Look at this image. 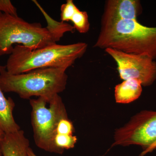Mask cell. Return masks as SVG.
<instances>
[{
	"label": "cell",
	"instance_id": "9c48e42d",
	"mask_svg": "<svg viewBox=\"0 0 156 156\" xmlns=\"http://www.w3.org/2000/svg\"><path fill=\"white\" fill-rule=\"evenodd\" d=\"M29 140L24 131L20 129L13 133L5 134L0 144L3 156H28Z\"/></svg>",
	"mask_w": 156,
	"mask_h": 156
},
{
	"label": "cell",
	"instance_id": "ac0fdd59",
	"mask_svg": "<svg viewBox=\"0 0 156 156\" xmlns=\"http://www.w3.org/2000/svg\"><path fill=\"white\" fill-rule=\"evenodd\" d=\"M155 149H156V140L155 142H154L150 146L148 147H147V148L144 150L141 153L140 156H144L145 155L147 154L148 153L151 152L152 151Z\"/></svg>",
	"mask_w": 156,
	"mask_h": 156
},
{
	"label": "cell",
	"instance_id": "e0dca14e",
	"mask_svg": "<svg viewBox=\"0 0 156 156\" xmlns=\"http://www.w3.org/2000/svg\"><path fill=\"white\" fill-rule=\"evenodd\" d=\"M0 13L18 16L17 9L9 0H0Z\"/></svg>",
	"mask_w": 156,
	"mask_h": 156
},
{
	"label": "cell",
	"instance_id": "4fadbf2b",
	"mask_svg": "<svg viewBox=\"0 0 156 156\" xmlns=\"http://www.w3.org/2000/svg\"><path fill=\"white\" fill-rule=\"evenodd\" d=\"M77 138L76 136L66 134H56L54 140V144L56 154H62L65 150L69 149L74 147Z\"/></svg>",
	"mask_w": 156,
	"mask_h": 156
},
{
	"label": "cell",
	"instance_id": "3957f363",
	"mask_svg": "<svg viewBox=\"0 0 156 156\" xmlns=\"http://www.w3.org/2000/svg\"><path fill=\"white\" fill-rule=\"evenodd\" d=\"M67 69L46 68L17 75H11L0 65V87L4 92H14L23 99L34 96L48 100L66 88Z\"/></svg>",
	"mask_w": 156,
	"mask_h": 156
},
{
	"label": "cell",
	"instance_id": "d6986e66",
	"mask_svg": "<svg viewBox=\"0 0 156 156\" xmlns=\"http://www.w3.org/2000/svg\"><path fill=\"white\" fill-rule=\"evenodd\" d=\"M28 156H37L36 154L34 152L33 150L30 147L29 148L28 150Z\"/></svg>",
	"mask_w": 156,
	"mask_h": 156
},
{
	"label": "cell",
	"instance_id": "ffe728a7",
	"mask_svg": "<svg viewBox=\"0 0 156 156\" xmlns=\"http://www.w3.org/2000/svg\"><path fill=\"white\" fill-rule=\"evenodd\" d=\"M5 133L2 130L0 129V144L2 141L4 136H5Z\"/></svg>",
	"mask_w": 156,
	"mask_h": 156
},
{
	"label": "cell",
	"instance_id": "8992f818",
	"mask_svg": "<svg viewBox=\"0 0 156 156\" xmlns=\"http://www.w3.org/2000/svg\"><path fill=\"white\" fill-rule=\"evenodd\" d=\"M106 53L116 62L120 78L124 80L136 79L144 87L152 85L156 80V62L144 54H130L107 48Z\"/></svg>",
	"mask_w": 156,
	"mask_h": 156
},
{
	"label": "cell",
	"instance_id": "52a82bcc",
	"mask_svg": "<svg viewBox=\"0 0 156 156\" xmlns=\"http://www.w3.org/2000/svg\"><path fill=\"white\" fill-rule=\"evenodd\" d=\"M156 140V111H142L115 134L113 146L140 145L144 150Z\"/></svg>",
	"mask_w": 156,
	"mask_h": 156
},
{
	"label": "cell",
	"instance_id": "30bf717a",
	"mask_svg": "<svg viewBox=\"0 0 156 156\" xmlns=\"http://www.w3.org/2000/svg\"><path fill=\"white\" fill-rule=\"evenodd\" d=\"M15 106L14 100L10 97L6 98L0 87V129L5 134L13 133L21 129L13 115Z\"/></svg>",
	"mask_w": 156,
	"mask_h": 156
},
{
	"label": "cell",
	"instance_id": "6da1fadb",
	"mask_svg": "<svg viewBox=\"0 0 156 156\" xmlns=\"http://www.w3.org/2000/svg\"><path fill=\"white\" fill-rule=\"evenodd\" d=\"M87 48L88 44L83 42L68 45L55 44L34 50L17 45L10 54L5 66L11 75L46 68L67 69L83 56Z\"/></svg>",
	"mask_w": 156,
	"mask_h": 156
},
{
	"label": "cell",
	"instance_id": "7c38bea8",
	"mask_svg": "<svg viewBox=\"0 0 156 156\" xmlns=\"http://www.w3.org/2000/svg\"><path fill=\"white\" fill-rule=\"evenodd\" d=\"M39 8L40 11L44 15L47 22V28L48 31L53 37L54 41L56 42L60 41V39L67 32L73 33L76 30L73 26L70 25L67 23L58 22L54 20L48 15V13L42 8L41 5L36 1H33Z\"/></svg>",
	"mask_w": 156,
	"mask_h": 156
},
{
	"label": "cell",
	"instance_id": "5b68a950",
	"mask_svg": "<svg viewBox=\"0 0 156 156\" xmlns=\"http://www.w3.org/2000/svg\"><path fill=\"white\" fill-rule=\"evenodd\" d=\"M31 121L36 145L41 149L56 154L54 140L59 121L68 118L62 99L58 95L48 100L44 97L30 99Z\"/></svg>",
	"mask_w": 156,
	"mask_h": 156
},
{
	"label": "cell",
	"instance_id": "44dd1931",
	"mask_svg": "<svg viewBox=\"0 0 156 156\" xmlns=\"http://www.w3.org/2000/svg\"><path fill=\"white\" fill-rule=\"evenodd\" d=\"M0 156H3L2 154V151H1V149H0Z\"/></svg>",
	"mask_w": 156,
	"mask_h": 156
},
{
	"label": "cell",
	"instance_id": "277c9868",
	"mask_svg": "<svg viewBox=\"0 0 156 156\" xmlns=\"http://www.w3.org/2000/svg\"><path fill=\"white\" fill-rule=\"evenodd\" d=\"M55 44L40 23H30L18 16L0 13V56L11 54L16 44L34 50Z\"/></svg>",
	"mask_w": 156,
	"mask_h": 156
},
{
	"label": "cell",
	"instance_id": "ba28073f",
	"mask_svg": "<svg viewBox=\"0 0 156 156\" xmlns=\"http://www.w3.org/2000/svg\"><path fill=\"white\" fill-rule=\"evenodd\" d=\"M138 0H108L105 2L101 20V27L122 20H137L142 13Z\"/></svg>",
	"mask_w": 156,
	"mask_h": 156
},
{
	"label": "cell",
	"instance_id": "8fae6325",
	"mask_svg": "<svg viewBox=\"0 0 156 156\" xmlns=\"http://www.w3.org/2000/svg\"><path fill=\"white\" fill-rule=\"evenodd\" d=\"M142 85L136 79H130L118 84L115 89V97L117 103L127 104L139 98L142 92Z\"/></svg>",
	"mask_w": 156,
	"mask_h": 156
},
{
	"label": "cell",
	"instance_id": "9a60e30c",
	"mask_svg": "<svg viewBox=\"0 0 156 156\" xmlns=\"http://www.w3.org/2000/svg\"><path fill=\"white\" fill-rule=\"evenodd\" d=\"M78 8L73 0H67L65 4H62L60 8V17L62 22L70 21L73 15Z\"/></svg>",
	"mask_w": 156,
	"mask_h": 156
},
{
	"label": "cell",
	"instance_id": "2e32d148",
	"mask_svg": "<svg viewBox=\"0 0 156 156\" xmlns=\"http://www.w3.org/2000/svg\"><path fill=\"white\" fill-rule=\"evenodd\" d=\"M74 127L72 122L68 118L62 119L58 122L56 129V134H66L72 135Z\"/></svg>",
	"mask_w": 156,
	"mask_h": 156
},
{
	"label": "cell",
	"instance_id": "5bb4252c",
	"mask_svg": "<svg viewBox=\"0 0 156 156\" xmlns=\"http://www.w3.org/2000/svg\"><path fill=\"white\" fill-rule=\"evenodd\" d=\"M71 21L76 30L81 34L87 33L90 28L88 14L86 11H81L79 9L73 15Z\"/></svg>",
	"mask_w": 156,
	"mask_h": 156
},
{
	"label": "cell",
	"instance_id": "7a4b0ae2",
	"mask_svg": "<svg viewBox=\"0 0 156 156\" xmlns=\"http://www.w3.org/2000/svg\"><path fill=\"white\" fill-rule=\"evenodd\" d=\"M94 48H112L125 53L144 54L156 59V27L137 20H122L101 26Z\"/></svg>",
	"mask_w": 156,
	"mask_h": 156
}]
</instances>
